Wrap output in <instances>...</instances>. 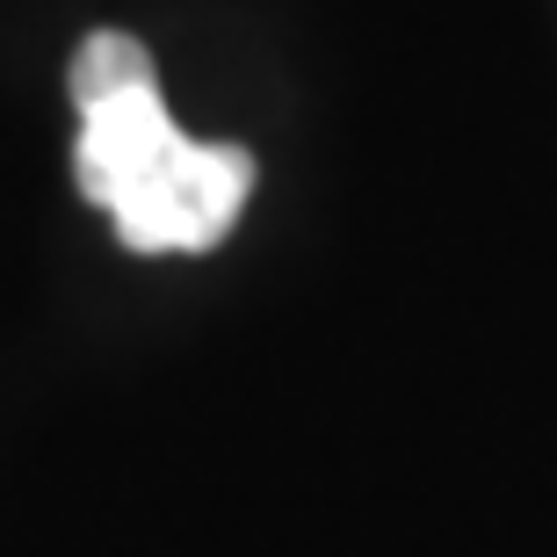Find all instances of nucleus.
Wrapping results in <instances>:
<instances>
[{"label": "nucleus", "instance_id": "f257e3e1", "mask_svg": "<svg viewBox=\"0 0 557 557\" xmlns=\"http://www.w3.org/2000/svg\"><path fill=\"white\" fill-rule=\"evenodd\" d=\"M73 174L131 253H203L218 247L253 196L247 145L188 138L166 116L160 73L131 29H95L73 51Z\"/></svg>", "mask_w": 557, "mask_h": 557}]
</instances>
